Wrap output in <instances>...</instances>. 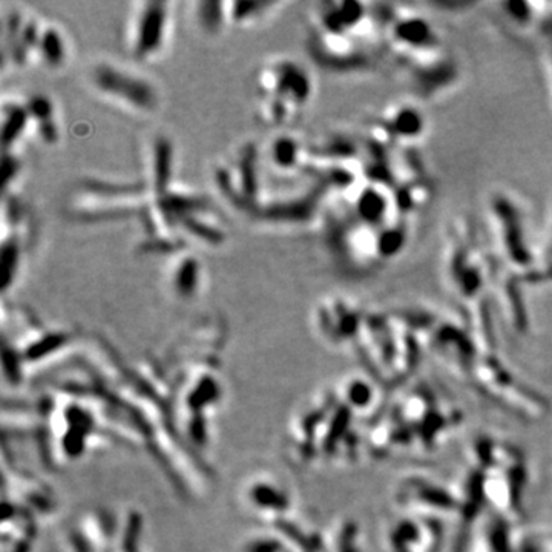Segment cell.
<instances>
[{
  "instance_id": "cell-17",
  "label": "cell",
  "mask_w": 552,
  "mask_h": 552,
  "mask_svg": "<svg viewBox=\"0 0 552 552\" xmlns=\"http://www.w3.org/2000/svg\"><path fill=\"white\" fill-rule=\"evenodd\" d=\"M352 209L357 223L370 229H380L387 223L390 201L378 184H368L353 197Z\"/></svg>"
},
{
  "instance_id": "cell-1",
  "label": "cell",
  "mask_w": 552,
  "mask_h": 552,
  "mask_svg": "<svg viewBox=\"0 0 552 552\" xmlns=\"http://www.w3.org/2000/svg\"><path fill=\"white\" fill-rule=\"evenodd\" d=\"M91 91L103 102L137 117H151L161 107V88L142 68L114 57H98L88 68Z\"/></svg>"
},
{
  "instance_id": "cell-13",
  "label": "cell",
  "mask_w": 552,
  "mask_h": 552,
  "mask_svg": "<svg viewBox=\"0 0 552 552\" xmlns=\"http://www.w3.org/2000/svg\"><path fill=\"white\" fill-rule=\"evenodd\" d=\"M73 56V40L65 27L59 22L43 19L37 43V65L51 73L64 71L71 64Z\"/></svg>"
},
{
  "instance_id": "cell-8",
  "label": "cell",
  "mask_w": 552,
  "mask_h": 552,
  "mask_svg": "<svg viewBox=\"0 0 552 552\" xmlns=\"http://www.w3.org/2000/svg\"><path fill=\"white\" fill-rule=\"evenodd\" d=\"M491 207L507 258L516 267H531L534 264V256L530 251V244L526 243L523 216L520 214L517 204L505 193H497L491 200Z\"/></svg>"
},
{
  "instance_id": "cell-23",
  "label": "cell",
  "mask_w": 552,
  "mask_h": 552,
  "mask_svg": "<svg viewBox=\"0 0 552 552\" xmlns=\"http://www.w3.org/2000/svg\"><path fill=\"white\" fill-rule=\"evenodd\" d=\"M25 172L22 155L19 151H3L2 161V195L15 193V186Z\"/></svg>"
},
{
  "instance_id": "cell-3",
  "label": "cell",
  "mask_w": 552,
  "mask_h": 552,
  "mask_svg": "<svg viewBox=\"0 0 552 552\" xmlns=\"http://www.w3.org/2000/svg\"><path fill=\"white\" fill-rule=\"evenodd\" d=\"M175 11L172 2L142 0L130 3L124 22V48L132 61L151 64L169 48L174 33Z\"/></svg>"
},
{
  "instance_id": "cell-20",
  "label": "cell",
  "mask_w": 552,
  "mask_h": 552,
  "mask_svg": "<svg viewBox=\"0 0 552 552\" xmlns=\"http://www.w3.org/2000/svg\"><path fill=\"white\" fill-rule=\"evenodd\" d=\"M191 15L195 27L206 36H218L224 28L229 27L225 2H209V0L193 2Z\"/></svg>"
},
{
  "instance_id": "cell-6",
  "label": "cell",
  "mask_w": 552,
  "mask_h": 552,
  "mask_svg": "<svg viewBox=\"0 0 552 552\" xmlns=\"http://www.w3.org/2000/svg\"><path fill=\"white\" fill-rule=\"evenodd\" d=\"M43 19L28 8L13 5L2 15V73L37 65V43Z\"/></svg>"
},
{
  "instance_id": "cell-11",
  "label": "cell",
  "mask_w": 552,
  "mask_h": 552,
  "mask_svg": "<svg viewBox=\"0 0 552 552\" xmlns=\"http://www.w3.org/2000/svg\"><path fill=\"white\" fill-rule=\"evenodd\" d=\"M261 160L270 172L279 177H294L307 172L308 147L298 135L281 129L261 147Z\"/></svg>"
},
{
  "instance_id": "cell-7",
  "label": "cell",
  "mask_w": 552,
  "mask_h": 552,
  "mask_svg": "<svg viewBox=\"0 0 552 552\" xmlns=\"http://www.w3.org/2000/svg\"><path fill=\"white\" fill-rule=\"evenodd\" d=\"M325 189L327 188L318 181L304 191L279 193L270 198L264 197L252 220L278 227L307 225L320 215Z\"/></svg>"
},
{
  "instance_id": "cell-4",
  "label": "cell",
  "mask_w": 552,
  "mask_h": 552,
  "mask_svg": "<svg viewBox=\"0 0 552 552\" xmlns=\"http://www.w3.org/2000/svg\"><path fill=\"white\" fill-rule=\"evenodd\" d=\"M261 165V147L246 142L216 163L212 170V180L220 195L235 211L251 218L264 198Z\"/></svg>"
},
{
  "instance_id": "cell-21",
  "label": "cell",
  "mask_w": 552,
  "mask_h": 552,
  "mask_svg": "<svg viewBox=\"0 0 552 552\" xmlns=\"http://www.w3.org/2000/svg\"><path fill=\"white\" fill-rule=\"evenodd\" d=\"M387 124L393 137L399 138H417L425 129L424 115L413 106L402 105L391 110L387 117Z\"/></svg>"
},
{
  "instance_id": "cell-22",
  "label": "cell",
  "mask_w": 552,
  "mask_h": 552,
  "mask_svg": "<svg viewBox=\"0 0 552 552\" xmlns=\"http://www.w3.org/2000/svg\"><path fill=\"white\" fill-rule=\"evenodd\" d=\"M407 244V230L401 225H382L376 233V256L388 260L399 255Z\"/></svg>"
},
{
  "instance_id": "cell-5",
  "label": "cell",
  "mask_w": 552,
  "mask_h": 552,
  "mask_svg": "<svg viewBox=\"0 0 552 552\" xmlns=\"http://www.w3.org/2000/svg\"><path fill=\"white\" fill-rule=\"evenodd\" d=\"M253 94L255 100H281L301 114L312 102L315 82L306 65L299 60L279 56L262 61L256 68L253 73Z\"/></svg>"
},
{
  "instance_id": "cell-12",
  "label": "cell",
  "mask_w": 552,
  "mask_h": 552,
  "mask_svg": "<svg viewBox=\"0 0 552 552\" xmlns=\"http://www.w3.org/2000/svg\"><path fill=\"white\" fill-rule=\"evenodd\" d=\"M175 146L166 134H154L144 146V184L152 198L174 188Z\"/></svg>"
},
{
  "instance_id": "cell-25",
  "label": "cell",
  "mask_w": 552,
  "mask_h": 552,
  "mask_svg": "<svg viewBox=\"0 0 552 552\" xmlns=\"http://www.w3.org/2000/svg\"><path fill=\"white\" fill-rule=\"evenodd\" d=\"M548 65H549V77H551V89H552V34L549 36V43H548Z\"/></svg>"
},
{
  "instance_id": "cell-2",
  "label": "cell",
  "mask_w": 552,
  "mask_h": 552,
  "mask_svg": "<svg viewBox=\"0 0 552 552\" xmlns=\"http://www.w3.org/2000/svg\"><path fill=\"white\" fill-rule=\"evenodd\" d=\"M152 195L144 181L114 183L88 178L73 191L68 212L77 221L102 223L142 215Z\"/></svg>"
},
{
  "instance_id": "cell-24",
  "label": "cell",
  "mask_w": 552,
  "mask_h": 552,
  "mask_svg": "<svg viewBox=\"0 0 552 552\" xmlns=\"http://www.w3.org/2000/svg\"><path fill=\"white\" fill-rule=\"evenodd\" d=\"M505 14L508 15L511 22H514L516 25L526 27L530 25L534 19V10L531 3H523V2H509L503 5Z\"/></svg>"
},
{
  "instance_id": "cell-14",
  "label": "cell",
  "mask_w": 552,
  "mask_h": 552,
  "mask_svg": "<svg viewBox=\"0 0 552 552\" xmlns=\"http://www.w3.org/2000/svg\"><path fill=\"white\" fill-rule=\"evenodd\" d=\"M31 117V132L46 146L59 144L61 138V123L57 106L51 96L45 92H33L25 97Z\"/></svg>"
},
{
  "instance_id": "cell-19",
  "label": "cell",
  "mask_w": 552,
  "mask_h": 552,
  "mask_svg": "<svg viewBox=\"0 0 552 552\" xmlns=\"http://www.w3.org/2000/svg\"><path fill=\"white\" fill-rule=\"evenodd\" d=\"M227 5V19L229 27L248 28L256 27L261 22L267 20L270 15L276 14L283 10L285 3L283 2H241V0H233V2H225Z\"/></svg>"
},
{
  "instance_id": "cell-16",
  "label": "cell",
  "mask_w": 552,
  "mask_h": 552,
  "mask_svg": "<svg viewBox=\"0 0 552 552\" xmlns=\"http://www.w3.org/2000/svg\"><path fill=\"white\" fill-rule=\"evenodd\" d=\"M391 38L408 51H431L438 45L434 29L419 15H407L396 20L391 25Z\"/></svg>"
},
{
  "instance_id": "cell-15",
  "label": "cell",
  "mask_w": 552,
  "mask_h": 552,
  "mask_svg": "<svg viewBox=\"0 0 552 552\" xmlns=\"http://www.w3.org/2000/svg\"><path fill=\"white\" fill-rule=\"evenodd\" d=\"M31 132V117L25 97H3L2 100V147L3 151H19L23 140Z\"/></svg>"
},
{
  "instance_id": "cell-18",
  "label": "cell",
  "mask_w": 552,
  "mask_h": 552,
  "mask_svg": "<svg viewBox=\"0 0 552 552\" xmlns=\"http://www.w3.org/2000/svg\"><path fill=\"white\" fill-rule=\"evenodd\" d=\"M29 235L23 233H6L2 235L0 251V283L2 292L6 293L15 285L25 262Z\"/></svg>"
},
{
  "instance_id": "cell-26",
  "label": "cell",
  "mask_w": 552,
  "mask_h": 552,
  "mask_svg": "<svg viewBox=\"0 0 552 552\" xmlns=\"http://www.w3.org/2000/svg\"><path fill=\"white\" fill-rule=\"evenodd\" d=\"M546 261H548V266H549V269H552V232H551V238H549V243H548V255H546Z\"/></svg>"
},
{
  "instance_id": "cell-9",
  "label": "cell",
  "mask_w": 552,
  "mask_h": 552,
  "mask_svg": "<svg viewBox=\"0 0 552 552\" xmlns=\"http://www.w3.org/2000/svg\"><path fill=\"white\" fill-rule=\"evenodd\" d=\"M163 279L172 297L193 301L200 297L206 283L204 262L192 248H183L166 256Z\"/></svg>"
},
{
  "instance_id": "cell-10",
  "label": "cell",
  "mask_w": 552,
  "mask_h": 552,
  "mask_svg": "<svg viewBox=\"0 0 552 552\" xmlns=\"http://www.w3.org/2000/svg\"><path fill=\"white\" fill-rule=\"evenodd\" d=\"M174 229L191 248L192 246L221 247L229 238L227 227L212 204L178 215Z\"/></svg>"
}]
</instances>
